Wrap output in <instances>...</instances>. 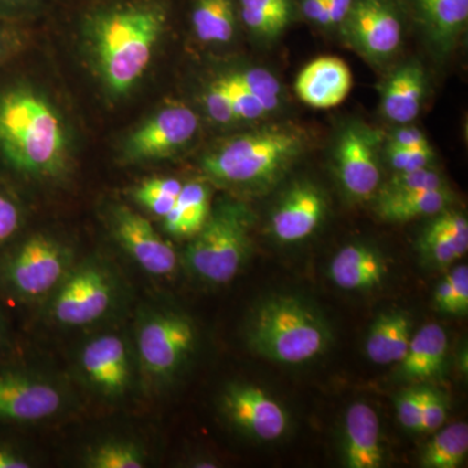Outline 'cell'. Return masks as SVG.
I'll list each match as a JSON object with an SVG mask.
<instances>
[{
  "mask_svg": "<svg viewBox=\"0 0 468 468\" xmlns=\"http://www.w3.org/2000/svg\"><path fill=\"white\" fill-rule=\"evenodd\" d=\"M0 159L30 177L54 178L67 169L66 126L54 104L32 86L0 90Z\"/></svg>",
  "mask_w": 468,
  "mask_h": 468,
  "instance_id": "2",
  "label": "cell"
},
{
  "mask_svg": "<svg viewBox=\"0 0 468 468\" xmlns=\"http://www.w3.org/2000/svg\"><path fill=\"white\" fill-rule=\"evenodd\" d=\"M419 16L433 41L451 45L466 27L468 0H415Z\"/></svg>",
  "mask_w": 468,
  "mask_h": 468,
  "instance_id": "23",
  "label": "cell"
},
{
  "mask_svg": "<svg viewBox=\"0 0 468 468\" xmlns=\"http://www.w3.org/2000/svg\"><path fill=\"white\" fill-rule=\"evenodd\" d=\"M63 396L54 385L41 378L21 374H0V421L32 423L57 414Z\"/></svg>",
  "mask_w": 468,
  "mask_h": 468,
  "instance_id": "12",
  "label": "cell"
},
{
  "mask_svg": "<svg viewBox=\"0 0 468 468\" xmlns=\"http://www.w3.org/2000/svg\"><path fill=\"white\" fill-rule=\"evenodd\" d=\"M426 388H412L397 399V415L406 430L412 432L420 431L421 412H423Z\"/></svg>",
  "mask_w": 468,
  "mask_h": 468,
  "instance_id": "36",
  "label": "cell"
},
{
  "mask_svg": "<svg viewBox=\"0 0 468 468\" xmlns=\"http://www.w3.org/2000/svg\"><path fill=\"white\" fill-rule=\"evenodd\" d=\"M183 189V184L172 177L150 178L141 184L133 193L150 194V196L172 197L177 198Z\"/></svg>",
  "mask_w": 468,
  "mask_h": 468,
  "instance_id": "41",
  "label": "cell"
},
{
  "mask_svg": "<svg viewBox=\"0 0 468 468\" xmlns=\"http://www.w3.org/2000/svg\"><path fill=\"white\" fill-rule=\"evenodd\" d=\"M198 131V116L183 103L169 104L154 113L125 141L122 153L128 162L167 158L183 149Z\"/></svg>",
  "mask_w": 468,
  "mask_h": 468,
  "instance_id": "9",
  "label": "cell"
},
{
  "mask_svg": "<svg viewBox=\"0 0 468 468\" xmlns=\"http://www.w3.org/2000/svg\"><path fill=\"white\" fill-rule=\"evenodd\" d=\"M20 226V211L14 201L0 194V245L11 239Z\"/></svg>",
  "mask_w": 468,
  "mask_h": 468,
  "instance_id": "40",
  "label": "cell"
},
{
  "mask_svg": "<svg viewBox=\"0 0 468 468\" xmlns=\"http://www.w3.org/2000/svg\"><path fill=\"white\" fill-rule=\"evenodd\" d=\"M435 221L446 233L451 234L455 241L468 249V223L466 218L460 214L446 212V214L437 218Z\"/></svg>",
  "mask_w": 468,
  "mask_h": 468,
  "instance_id": "42",
  "label": "cell"
},
{
  "mask_svg": "<svg viewBox=\"0 0 468 468\" xmlns=\"http://www.w3.org/2000/svg\"><path fill=\"white\" fill-rule=\"evenodd\" d=\"M331 279L346 291L377 288L383 282L387 267L374 249L365 245H349L338 251L332 261Z\"/></svg>",
  "mask_w": 468,
  "mask_h": 468,
  "instance_id": "19",
  "label": "cell"
},
{
  "mask_svg": "<svg viewBox=\"0 0 468 468\" xmlns=\"http://www.w3.org/2000/svg\"><path fill=\"white\" fill-rule=\"evenodd\" d=\"M304 16L323 27H331L328 0H302Z\"/></svg>",
  "mask_w": 468,
  "mask_h": 468,
  "instance_id": "45",
  "label": "cell"
},
{
  "mask_svg": "<svg viewBox=\"0 0 468 468\" xmlns=\"http://www.w3.org/2000/svg\"><path fill=\"white\" fill-rule=\"evenodd\" d=\"M324 209V198L315 186L295 184L273 214V233L280 241H301L318 228Z\"/></svg>",
  "mask_w": 468,
  "mask_h": 468,
  "instance_id": "17",
  "label": "cell"
},
{
  "mask_svg": "<svg viewBox=\"0 0 468 468\" xmlns=\"http://www.w3.org/2000/svg\"><path fill=\"white\" fill-rule=\"evenodd\" d=\"M343 24L351 42L369 58L390 57L401 42V23L385 0H353Z\"/></svg>",
  "mask_w": 468,
  "mask_h": 468,
  "instance_id": "10",
  "label": "cell"
},
{
  "mask_svg": "<svg viewBox=\"0 0 468 468\" xmlns=\"http://www.w3.org/2000/svg\"><path fill=\"white\" fill-rule=\"evenodd\" d=\"M209 217V193L199 183L183 185L174 208L165 217L167 232L177 237L196 236Z\"/></svg>",
  "mask_w": 468,
  "mask_h": 468,
  "instance_id": "24",
  "label": "cell"
},
{
  "mask_svg": "<svg viewBox=\"0 0 468 468\" xmlns=\"http://www.w3.org/2000/svg\"><path fill=\"white\" fill-rule=\"evenodd\" d=\"M223 409L236 426L264 441L285 433L288 418L284 409L254 385H232L223 396Z\"/></svg>",
  "mask_w": 468,
  "mask_h": 468,
  "instance_id": "13",
  "label": "cell"
},
{
  "mask_svg": "<svg viewBox=\"0 0 468 468\" xmlns=\"http://www.w3.org/2000/svg\"><path fill=\"white\" fill-rule=\"evenodd\" d=\"M111 226L117 242L146 272L156 276L174 272L177 264L175 249L159 236L147 218L119 206L112 211Z\"/></svg>",
  "mask_w": 468,
  "mask_h": 468,
  "instance_id": "11",
  "label": "cell"
},
{
  "mask_svg": "<svg viewBox=\"0 0 468 468\" xmlns=\"http://www.w3.org/2000/svg\"><path fill=\"white\" fill-rule=\"evenodd\" d=\"M70 252L61 243L37 234L27 239L3 267L5 286L21 298L43 297L70 271Z\"/></svg>",
  "mask_w": 468,
  "mask_h": 468,
  "instance_id": "6",
  "label": "cell"
},
{
  "mask_svg": "<svg viewBox=\"0 0 468 468\" xmlns=\"http://www.w3.org/2000/svg\"><path fill=\"white\" fill-rule=\"evenodd\" d=\"M353 85L347 64L338 58H316L301 70L295 92L314 109H334L346 100Z\"/></svg>",
  "mask_w": 468,
  "mask_h": 468,
  "instance_id": "15",
  "label": "cell"
},
{
  "mask_svg": "<svg viewBox=\"0 0 468 468\" xmlns=\"http://www.w3.org/2000/svg\"><path fill=\"white\" fill-rule=\"evenodd\" d=\"M220 79L226 86L237 120H257L268 113L263 103L250 91L246 90L232 73L221 76Z\"/></svg>",
  "mask_w": 468,
  "mask_h": 468,
  "instance_id": "33",
  "label": "cell"
},
{
  "mask_svg": "<svg viewBox=\"0 0 468 468\" xmlns=\"http://www.w3.org/2000/svg\"><path fill=\"white\" fill-rule=\"evenodd\" d=\"M338 175L345 190L356 198H368L380 183L374 140L363 129H345L335 150Z\"/></svg>",
  "mask_w": 468,
  "mask_h": 468,
  "instance_id": "14",
  "label": "cell"
},
{
  "mask_svg": "<svg viewBox=\"0 0 468 468\" xmlns=\"http://www.w3.org/2000/svg\"><path fill=\"white\" fill-rule=\"evenodd\" d=\"M81 366L91 384L111 396L124 392L131 381L128 351L119 335H101L86 345Z\"/></svg>",
  "mask_w": 468,
  "mask_h": 468,
  "instance_id": "16",
  "label": "cell"
},
{
  "mask_svg": "<svg viewBox=\"0 0 468 468\" xmlns=\"http://www.w3.org/2000/svg\"><path fill=\"white\" fill-rule=\"evenodd\" d=\"M388 159L397 172L417 171V169L430 167L435 154L432 146L427 144L415 149H399V147L388 146Z\"/></svg>",
  "mask_w": 468,
  "mask_h": 468,
  "instance_id": "35",
  "label": "cell"
},
{
  "mask_svg": "<svg viewBox=\"0 0 468 468\" xmlns=\"http://www.w3.org/2000/svg\"><path fill=\"white\" fill-rule=\"evenodd\" d=\"M430 144L423 132L417 128H403L397 131L390 137V143L388 146L399 147V149H415V147H423Z\"/></svg>",
  "mask_w": 468,
  "mask_h": 468,
  "instance_id": "44",
  "label": "cell"
},
{
  "mask_svg": "<svg viewBox=\"0 0 468 468\" xmlns=\"http://www.w3.org/2000/svg\"><path fill=\"white\" fill-rule=\"evenodd\" d=\"M435 300L437 306L446 313L457 314V300H455L454 289H452L451 279H445L437 285Z\"/></svg>",
  "mask_w": 468,
  "mask_h": 468,
  "instance_id": "46",
  "label": "cell"
},
{
  "mask_svg": "<svg viewBox=\"0 0 468 468\" xmlns=\"http://www.w3.org/2000/svg\"><path fill=\"white\" fill-rule=\"evenodd\" d=\"M303 149L300 132L271 126L227 141L203 159V169L223 183H261L282 171Z\"/></svg>",
  "mask_w": 468,
  "mask_h": 468,
  "instance_id": "4",
  "label": "cell"
},
{
  "mask_svg": "<svg viewBox=\"0 0 468 468\" xmlns=\"http://www.w3.org/2000/svg\"><path fill=\"white\" fill-rule=\"evenodd\" d=\"M232 75L246 90L250 91L263 103L267 112L275 111L279 107L282 86L272 73L254 68V69L233 72Z\"/></svg>",
  "mask_w": 468,
  "mask_h": 468,
  "instance_id": "30",
  "label": "cell"
},
{
  "mask_svg": "<svg viewBox=\"0 0 468 468\" xmlns=\"http://www.w3.org/2000/svg\"><path fill=\"white\" fill-rule=\"evenodd\" d=\"M411 340V320L401 311L378 316L366 341V353L377 365L399 363Z\"/></svg>",
  "mask_w": 468,
  "mask_h": 468,
  "instance_id": "22",
  "label": "cell"
},
{
  "mask_svg": "<svg viewBox=\"0 0 468 468\" xmlns=\"http://www.w3.org/2000/svg\"><path fill=\"white\" fill-rule=\"evenodd\" d=\"M24 42V30L21 24L0 21V67L9 60Z\"/></svg>",
  "mask_w": 468,
  "mask_h": 468,
  "instance_id": "39",
  "label": "cell"
},
{
  "mask_svg": "<svg viewBox=\"0 0 468 468\" xmlns=\"http://www.w3.org/2000/svg\"><path fill=\"white\" fill-rule=\"evenodd\" d=\"M190 23L197 38L202 42H229L236 30V3L234 0H193Z\"/></svg>",
  "mask_w": 468,
  "mask_h": 468,
  "instance_id": "25",
  "label": "cell"
},
{
  "mask_svg": "<svg viewBox=\"0 0 468 468\" xmlns=\"http://www.w3.org/2000/svg\"><path fill=\"white\" fill-rule=\"evenodd\" d=\"M252 349L285 365H300L325 349L329 334L322 319L297 298L279 297L261 304L249 329Z\"/></svg>",
  "mask_w": 468,
  "mask_h": 468,
  "instance_id": "3",
  "label": "cell"
},
{
  "mask_svg": "<svg viewBox=\"0 0 468 468\" xmlns=\"http://www.w3.org/2000/svg\"><path fill=\"white\" fill-rule=\"evenodd\" d=\"M81 30L98 76L113 95L140 82L171 18L169 0H88Z\"/></svg>",
  "mask_w": 468,
  "mask_h": 468,
  "instance_id": "1",
  "label": "cell"
},
{
  "mask_svg": "<svg viewBox=\"0 0 468 468\" xmlns=\"http://www.w3.org/2000/svg\"><path fill=\"white\" fill-rule=\"evenodd\" d=\"M58 0H0V21L27 24L57 7Z\"/></svg>",
  "mask_w": 468,
  "mask_h": 468,
  "instance_id": "34",
  "label": "cell"
},
{
  "mask_svg": "<svg viewBox=\"0 0 468 468\" xmlns=\"http://www.w3.org/2000/svg\"><path fill=\"white\" fill-rule=\"evenodd\" d=\"M0 332H2V328H0Z\"/></svg>",
  "mask_w": 468,
  "mask_h": 468,
  "instance_id": "49",
  "label": "cell"
},
{
  "mask_svg": "<svg viewBox=\"0 0 468 468\" xmlns=\"http://www.w3.org/2000/svg\"><path fill=\"white\" fill-rule=\"evenodd\" d=\"M86 464L91 468H143L144 457L133 443L107 441L89 452Z\"/></svg>",
  "mask_w": 468,
  "mask_h": 468,
  "instance_id": "29",
  "label": "cell"
},
{
  "mask_svg": "<svg viewBox=\"0 0 468 468\" xmlns=\"http://www.w3.org/2000/svg\"><path fill=\"white\" fill-rule=\"evenodd\" d=\"M446 420V403L441 394L435 389H427L424 394L423 412H421V433L439 431Z\"/></svg>",
  "mask_w": 468,
  "mask_h": 468,
  "instance_id": "38",
  "label": "cell"
},
{
  "mask_svg": "<svg viewBox=\"0 0 468 468\" xmlns=\"http://www.w3.org/2000/svg\"><path fill=\"white\" fill-rule=\"evenodd\" d=\"M420 245L423 251L439 264L452 263L467 252V248L455 241L436 221L423 233Z\"/></svg>",
  "mask_w": 468,
  "mask_h": 468,
  "instance_id": "31",
  "label": "cell"
},
{
  "mask_svg": "<svg viewBox=\"0 0 468 468\" xmlns=\"http://www.w3.org/2000/svg\"><path fill=\"white\" fill-rule=\"evenodd\" d=\"M468 452V426L455 423L443 428L427 443L421 464L428 468H457Z\"/></svg>",
  "mask_w": 468,
  "mask_h": 468,
  "instance_id": "28",
  "label": "cell"
},
{
  "mask_svg": "<svg viewBox=\"0 0 468 468\" xmlns=\"http://www.w3.org/2000/svg\"><path fill=\"white\" fill-rule=\"evenodd\" d=\"M137 344L144 372L153 378H168L192 353L196 331L185 316L159 313L141 324Z\"/></svg>",
  "mask_w": 468,
  "mask_h": 468,
  "instance_id": "8",
  "label": "cell"
},
{
  "mask_svg": "<svg viewBox=\"0 0 468 468\" xmlns=\"http://www.w3.org/2000/svg\"><path fill=\"white\" fill-rule=\"evenodd\" d=\"M205 104L209 117L218 124H229L237 120L229 95L220 77L208 85L205 94Z\"/></svg>",
  "mask_w": 468,
  "mask_h": 468,
  "instance_id": "37",
  "label": "cell"
},
{
  "mask_svg": "<svg viewBox=\"0 0 468 468\" xmlns=\"http://www.w3.org/2000/svg\"><path fill=\"white\" fill-rule=\"evenodd\" d=\"M344 455L350 468H378L383 464L380 421L375 410L366 403H354L345 415Z\"/></svg>",
  "mask_w": 468,
  "mask_h": 468,
  "instance_id": "18",
  "label": "cell"
},
{
  "mask_svg": "<svg viewBox=\"0 0 468 468\" xmlns=\"http://www.w3.org/2000/svg\"><path fill=\"white\" fill-rule=\"evenodd\" d=\"M423 70L415 64L399 68L383 90V111L388 119L408 124L418 116L424 97Z\"/></svg>",
  "mask_w": 468,
  "mask_h": 468,
  "instance_id": "21",
  "label": "cell"
},
{
  "mask_svg": "<svg viewBox=\"0 0 468 468\" xmlns=\"http://www.w3.org/2000/svg\"><path fill=\"white\" fill-rule=\"evenodd\" d=\"M239 16L252 33L279 36L292 18V0H239Z\"/></svg>",
  "mask_w": 468,
  "mask_h": 468,
  "instance_id": "27",
  "label": "cell"
},
{
  "mask_svg": "<svg viewBox=\"0 0 468 468\" xmlns=\"http://www.w3.org/2000/svg\"><path fill=\"white\" fill-rule=\"evenodd\" d=\"M448 350L445 329L430 323L411 335L408 351L399 363L402 377L409 380H427L441 371Z\"/></svg>",
  "mask_w": 468,
  "mask_h": 468,
  "instance_id": "20",
  "label": "cell"
},
{
  "mask_svg": "<svg viewBox=\"0 0 468 468\" xmlns=\"http://www.w3.org/2000/svg\"><path fill=\"white\" fill-rule=\"evenodd\" d=\"M250 250L248 218L241 206H220L190 243L185 261L197 276L226 284L241 270Z\"/></svg>",
  "mask_w": 468,
  "mask_h": 468,
  "instance_id": "5",
  "label": "cell"
},
{
  "mask_svg": "<svg viewBox=\"0 0 468 468\" xmlns=\"http://www.w3.org/2000/svg\"><path fill=\"white\" fill-rule=\"evenodd\" d=\"M457 300V314H466L468 310V268L461 266L449 273Z\"/></svg>",
  "mask_w": 468,
  "mask_h": 468,
  "instance_id": "43",
  "label": "cell"
},
{
  "mask_svg": "<svg viewBox=\"0 0 468 468\" xmlns=\"http://www.w3.org/2000/svg\"><path fill=\"white\" fill-rule=\"evenodd\" d=\"M441 187H445L441 176L432 168L427 167L417 169V171L397 172L389 184L385 186L381 196L430 192V190L441 189Z\"/></svg>",
  "mask_w": 468,
  "mask_h": 468,
  "instance_id": "32",
  "label": "cell"
},
{
  "mask_svg": "<svg viewBox=\"0 0 468 468\" xmlns=\"http://www.w3.org/2000/svg\"><path fill=\"white\" fill-rule=\"evenodd\" d=\"M57 289L52 315L67 326L97 322L106 315L115 298L112 276L100 264H84L70 270Z\"/></svg>",
  "mask_w": 468,
  "mask_h": 468,
  "instance_id": "7",
  "label": "cell"
},
{
  "mask_svg": "<svg viewBox=\"0 0 468 468\" xmlns=\"http://www.w3.org/2000/svg\"><path fill=\"white\" fill-rule=\"evenodd\" d=\"M29 463L8 449L0 448V468H27Z\"/></svg>",
  "mask_w": 468,
  "mask_h": 468,
  "instance_id": "48",
  "label": "cell"
},
{
  "mask_svg": "<svg viewBox=\"0 0 468 468\" xmlns=\"http://www.w3.org/2000/svg\"><path fill=\"white\" fill-rule=\"evenodd\" d=\"M451 202L452 194L445 187L430 192L381 196L378 212L385 220L408 221L411 218L439 214L448 207Z\"/></svg>",
  "mask_w": 468,
  "mask_h": 468,
  "instance_id": "26",
  "label": "cell"
},
{
  "mask_svg": "<svg viewBox=\"0 0 468 468\" xmlns=\"http://www.w3.org/2000/svg\"><path fill=\"white\" fill-rule=\"evenodd\" d=\"M351 5H353V0H328L331 26L343 24L347 12H349Z\"/></svg>",
  "mask_w": 468,
  "mask_h": 468,
  "instance_id": "47",
  "label": "cell"
}]
</instances>
